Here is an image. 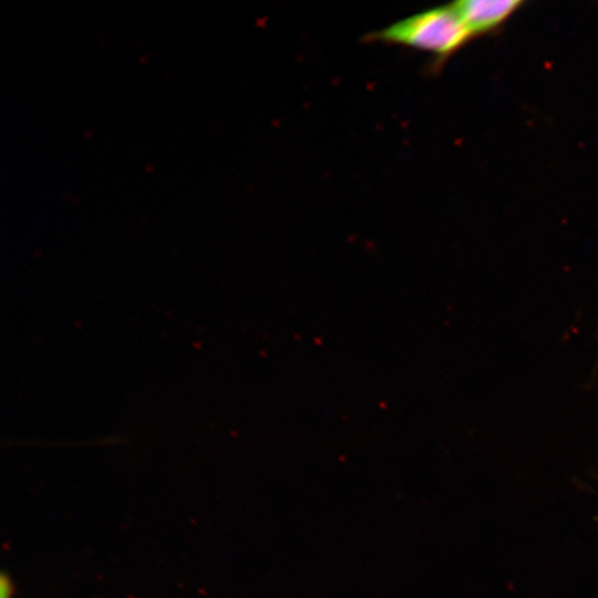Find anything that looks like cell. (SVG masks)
I'll use <instances>...</instances> for the list:
<instances>
[{"mask_svg":"<svg viewBox=\"0 0 598 598\" xmlns=\"http://www.w3.org/2000/svg\"><path fill=\"white\" fill-rule=\"evenodd\" d=\"M472 37L453 6L432 8L383 29L365 34L368 42H381L424 51L443 60Z\"/></svg>","mask_w":598,"mask_h":598,"instance_id":"6da1fadb","label":"cell"},{"mask_svg":"<svg viewBox=\"0 0 598 598\" xmlns=\"http://www.w3.org/2000/svg\"><path fill=\"white\" fill-rule=\"evenodd\" d=\"M520 4L517 0H462L452 6L470 33L475 35L501 24Z\"/></svg>","mask_w":598,"mask_h":598,"instance_id":"7a4b0ae2","label":"cell"},{"mask_svg":"<svg viewBox=\"0 0 598 598\" xmlns=\"http://www.w3.org/2000/svg\"><path fill=\"white\" fill-rule=\"evenodd\" d=\"M11 585L6 576L1 578V598H10Z\"/></svg>","mask_w":598,"mask_h":598,"instance_id":"3957f363","label":"cell"}]
</instances>
